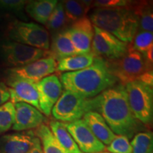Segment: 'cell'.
<instances>
[{"mask_svg": "<svg viewBox=\"0 0 153 153\" xmlns=\"http://www.w3.org/2000/svg\"><path fill=\"white\" fill-rule=\"evenodd\" d=\"M94 58L95 57L91 53L65 57L57 62L56 70L65 72L79 71L90 66Z\"/></svg>", "mask_w": 153, "mask_h": 153, "instance_id": "cell-21", "label": "cell"}, {"mask_svg": "<svg viewBox=\"0 0 153 153\" xmlns=\"http://www.w3.org/2000/svg\"><path fill=\"white\" fill-rule=\"evenodd\" d=\"M78 55L72 44L67 28L57 32L53 37L50 57H52L56 62L73 55Z\"/></svg>", "mask_w": 153, "mask_h": 153, "instance_id": "cell-18", "label": "cell"}, {"mask_svg": "<svg viewBox=\"0 0 153 153\" xmlns=\"http://www.w3.org/2000/svg\"><path fill=\"white\" fill-rule=\"evenodd\" d=\"M10 99L9 89L4 82L0 81V106Z\"/></svg>", "mask_w": 153, "mask_h": 153, "instance_id": "cell-32", "label": "cell"}, {"mask_svg": "<svg viewBox=\"0 0 153 153\" xmlns=\"http://www.w3.org/2000/svg\"><path fill=\"white\" fill-rule=\"evenodd\" d=\"M129 106L135 118L143 124H150L153 118V89L139 80L125 85Z\"/></svg>", "mask_w": 153, "mask_h": 153, "instance_id": "cell-6", "label": "cell"}, {"mask_svg": "<svg viewBox=\"0 0 153 153\" xmlns=\"http://www.w3.org/2000/svg\"><path fill=\"white\" fill-rule=\"evenodd\" d=\"M94 32L91 53L95 57L114 61L120 59L127 52L129 43L120 41L112 34L95 26Z\"/></svg>", "mask_w": 153, "mask_h": 153, "instance_id": "cell-9", "label": "cell"}, {"mask_svg": "<svg viewBox=\"0 0 153 153\" xmlns=\"http://www.w3.org/2000/svg\"><path fill=\"white\" fill-rule=\"evenodd\" d=\"M90 111H94V98L86 99L72 91L64 90L51 113L57 120L69 123L82 119Z\"/></svg>", "mask_w": 153, "mask_h": 153, "instance_id": "cell-4", "label": "cell"}, {"mask_svg": "<svg viewBox=\"0 0 153 153\" xmlns=\"http://www.w3.org/2000/svg\"><path fill=\"white\" fill-rule=\"evenodd\" d=\"M34 132V134L41 142L43 153H67L53 135L49 126L41 124Z\"/></svg>", "mask_w": 153, "mask_h": 153, "instance_id": "cell-22", "label": "cell"}, {"mask_svg": "<svg viewBox=\"0 0 153 153\" xmlns=\"http://www.w3.org/2000/svg\"><path fill=\"white\" fill-rule=\"evenodd\" d=\"M7 34L9 41L44 51L50 48L48 32L36 23L14 21L9 24Z\"/></svg>", "mask_w": 153, "mask_h": 153, "instance_id": "cell-7", "label": "cell"}, {"mask_svg": "<svg viewBox=\"0 0 153 153\" xmlns=\"http://www.w3.org/2000/svg\"><path fill=\"white\" fill-rule=\"evenodd\" d=\"M101 153H110V152H101Z\"/></svg>", "mask_w": 153, "mask_h": 153, "instance_id": "cell-36", "label": "cell"}, {"mask_svg": "<svg viewBox=\"0 0 153 153\" xmlns=\"http://www.w3.org/2000/svg\"><path fill=\"white\" fill-rule=\"evenodd\" d=\"M41 112L46 116L51 114L53 106L62 93V85L55 74L43 78L36 83Z\"/></svg>", "mask_w": 153, "mask_h": 153, "instance_id": "cell-12", "label": "cell"}, {"mask_svg": "<svg viewBox=\"0 0 153 153\" xmlns=\"http://www.w3.org/2000/svg\"><path fill=\"white\" fill-rule=\"evenodd\" d=\"M131 45L133 49L143 54L151 47H153L152 32L137 30Z\"/></svg>", "mask_w": 153, "mask_h": 153, "instance_id": "cell-28", "label": "cell"}, {"mask_svg": "<svg viewBox=\"0 0 153 153\" xmlns=\"http://www.w3.org/2000/svg\"><path fill=\"white\" fill-rule=\"evenodd\" d=\"M36 139L33 131L3 135L0 136V153H28Z\"/></svg>", "mask_w": 153, "mask_h": 153, "instance_id": "cell-16", "label": "cell"}, {"mask_svg": "<svg viewBox=\"0 0 153 153\" xmlns=\"http://www.w3.org/2000/svg\"><path fill=\"white\" fill-rule=\"evenodd\" d=\"M67 22L74 23L85 17L88 11L93 6V1L67 0L62 1Z\"/></svg>", "mask_w": 153, "mask_h": 153, "instance_id": "cell-23", "label": "cell"}, {"mask_svg": "<svg viewBox=\"0 0 153 153\" xmlns=\"http://www.w3.org/2000/svg\"><path fill=\"white\" fill-rule=\"evenodd\" d=\"M94 111L104 118L115 135L132 138L141 130V124L130 108L125 86L115 85L94 98Z\"/></svg>", "mask_w": 153, "mask_h": 153, "instance_id": "cell-1", "label": "cell"}, {"mask_svg": "<svg viewBox=\"0 0 153 153\" xmlns=\"http://www.w3.org/2000/svg\"><path fill=\"white\" fill-rule=\"evenodd\" d=\"M57 2V0L28 1L25 7V10L36 22L45 25Z\"/></svg>", "mask_w": 153, "mask_h": 153, "instance_id": "cell-19", "label": "cell"}, {"mask_svg": "<svg viewBox=\"0 0 153 153\" xmlns=\"http://www.w3.org/2000/svg\"><path fill=\"white\" fill-rule=\"evenodd\" d=\"M132 2V1L128 0H97L93 1V7L95 8L114 9L129 7Z\"/></svg>", "mask_w": 153, "mask_h": 153, "instance_id": "cell-31", "label": "cell"}, {"mask_svg": "<svg viewBox=\"0 0 153 153\" xmlns=\"http://www.w3.org/2000/svg\"><path fill=\"white\" fill-rule=\"evenodd\" d=\"M65 125L82 153H101L106 150V146L96 137L83 119Z\"/></svg>", "mask_w": 153, "mask_h": 153, "instance_id": "cell-11", "label": "cell"}, {"mask_svg": "<svg viewBox=\"0 0 153 153\" xmlns=\"http://www.w3.org/2000/svg\"><path fill=\"white\" fill-rule=\"evenodd\" d=\"M28 1L25 0H0V10L22 14Z\"/></svg>", "mask_w": 153, "mask_h": 153, "instance_id": "cell-30", "label": "cell"}, {"mask_svg": "<svg viewBox=\"0 0 153 153\" xmlns=\"http://www.w3.org/2000/svg\"><path fill=\"white\" fill-rule=\"evenodd\" d=\"M6 82L9 89L11 103H26L41 111L36 82L13 75H7Z\"/></svg>", "mask_w": 153, "mask_h": 153, "instance_id": "cell-10", "label": "cell"}, {"mask_svg": "<svg viewBox=\"0 0 153 153\" xmlns=\"http://www.w3.org/2000/svg\"><path fill=\"white\" fill-rule=\"evenodd\" d=\"M57 62L52 57H46L30 63L27 65L6 70L7 75H13L25 78L37 83L43 78L56 71Z\"/></svg>", "mask_w": 153, "mask_h": 153, "instance_id": "cell-13", "label": "cell"}, {"mask_svg": "<svg viewBox=\"0 0 153 153\" xmlns=\"http://www.w3.org/2000/svg\"><path fill=\"white\" fill-rule=\"evenodd\" d=\"M67 19L65 14L64 7L62 1L57 2L53 9L52 14L50 16L47 24H45L47 28L52 33H57L65 29V25L67 24Z\"/></svg>", "mask_w": 153, "mask_h": 153, "instance_id": "cell-26", "label": "cell"}, {"mask_svg": "<svg viewBox=\"0 0 153 153\" xmlns=\"http://www.w3.org/2000/svg\"><path fill=\"white\" fill-rule=\"evenodd\" d=\"M111 71L121 85L135 81L145 72L152 70V66L145 60L142 53L137 52L129 43L127 52L120 59L106 61Z\"/></svg>", "mask_w": 153, "mask_h": 153, "instance_id": "cell-5", "label": "cell"}, {"mask_svg": "<svg viewBox=\"0 0 153 153\" xmlns=\"http://www.w3.org/2000/svg\"><path fill=\"white\" fill-rule=\"evenodd\" d=\"M0 57L11 68L24 67L43 57H50L49 51L36 48L12 41L0 43Z\"/></svg>", "mask_w": 153, "mask_h": 153, "instance_id": "cell-8", "label": "cell"}, {"mask_svg": "<svg viewBox=\"0 0 153 153\" xmlns=\"http://www.w3.org/2000/svg\"><path fill=\"white\" fill-rule=\"evenodd\" d=\"M137 80H139L145 85L150 86L152 87L153 86V72L152 70H150L143 74Z\"/></svg>", "mask_w": 153, "mask_h": 153, "instance_id": "cell-33", "label": "cell"}, {"mask_svg": "<svg viewBox=\"0 0 153 153\" xmlns=\"http://www.w3.org/2000/svg\"><path fill=\"white\" fill-rule=\"evenodd\" d=\"M83 120L96 137L105 146H108L116 137V135L107 125L104 118L99 113L88 112L83 116Z\"/></svg>", "mask_w": 153, "mask_h": 153, "instance_id": "cell-17", "label": "cell"}, {"mask_svg": "<svg viewBox=\"0 0 153 153\" xmlns=\"http://www.w3.org/2000/svg\"><path fill=\"white\" fill-rule=\"evenodd\" d=\"M131 8L137 17L138 30L152 32L153 13L150 4L146 1H140L134 4L133 1Z\"/></svg>", "mask_w": 153, "mask_h": 153, "instance_id": "cell-24", "label": "cell"}, {"mask_svg": "<svg viewBox=\"0 0 153 153\" xmlns=\"http://www.w3.org/2000/svg\"><path fill=\"white\" fill-rule=\"evenodd\" d=\"M106 150L110 153H132L129 139L123 135H116L112 142L106 147Z\"/></svg>", "mask_w": 153, "mask_h": 153, "instance_id": "cell-29", "label": "cell"}, {"mask_svg": "<svg viewBox=\"0 0 153 153\" xmlns=\"http://www.w3.org/2000/svg\"><path fill=\"white\" fill-rule=\"evenodd\" d=\"M67 30L78 55L91 53L94 32V26L89 18L85 16L76 21L67 28Z\"/></svg>", "mask_w": 153, "mask_h": 153, "instance_id": "cell-14", "label": "cell"}, {"mask_svg": "<svg viewBox=\"0 0 153 153\" xmlns=\"http://www.w3.org/2000/svg\"><path fill=\"white\" fill-rule=\"evenodd\" d=\"M118 82L106 61L99 57H95L94 62L87 68L64 72L60 75L64 90L72 91L86 99L94 98Z\"/></svg>", "mask_w": 153, "mask_h": 153, "instance_id": "cell-2", "label": "cell"}, {"mask_svg": "<svg viewBox=\"0 0 153 153\" xmlns=\"http://www.w3.org/2000/svg\"><path fill=\"white\" fill-rule=\"evenodd\" d=\"M143 56H144L146 62L148 63L151 66H152L153 62V47H151L150 49L148 50L145 53H143Z\"/></svg>", "mask_w": 153, "mask_h": 153, "instance_id": "cell-34", "label": "cell"}, {"mask_svg": "<svg viewBox=\"0 0 153 153\" xmlns=\"http://www.w3.org/2000/svg\"><path fill=\"white\" fill-rule=\"evenodd\" d=\"M132 153H153V135L150 131L139 132L131 142Z\"/></svg>", "mask_w": 153, "mask_h": 153, "instance_id": "cell-25", "label": "cell"}, {"mask_svg": "<svg viewBox=\"0 0 153 153\" xmlns=\"http://www.w3.org/2000/svg\"><path fill=\"white\" fill-rule=\"evenodd\" d=\"M14 108L15 118L11 128L14 131H23L37 128L45 120V118L40 111L26 103H16Z\"/></svg>", "mask_w": 153, "mask_h": 153, "instance_id": "cell-15", "label": "cell"}, {"mask_svg": "<svg viewBox=\"0 0 153 153\" xmlns=\"http://www.w3.org/2000/svg\"><path fill=\"white\" fill-rule=\"evenodd\" d=\"M131 5L114 9L95 8L89 20L94 26L108 32L120 41L131 43L138 30L137 17Z\"/></svg>", "mask_w": 153, "mask_h": 153, "instance_id": "cell-3", "label": "cell"}, {"mask_svg": "<svg viewBox=\"0 0 153 153\" xmlns=\"http://www.w3.org/2000/svg\"><path fill=\"white\" fill-rule=\"evenodd\" d=\"M15 118L14 104L7 101L0 106V135L12 128Z\"/></svg>", "mask_w": 153, "mask_h": 153, "instance_id": "cell-27", "label": "cell"}, {"mask_svg": "<svg viewBox=\"0 0 153 153\" xmlns=\"http://www.w3.org/2000/svg\"><path fill=\"white\" fill-rule=\"evenodd\" d=\"M28 153H43V150H42L41 142H40V140L38 137L36 139V143L33 146V148L30 149Z\"/></svg>", "mask_w": 153, "mask_h": 153, "instance_id": "cell-35", "label": "cell"}, {"mask_svg": "<svg viewBox=\"0 0 153 153\" xmlns=\"http://www.w3.org/2000/svg\"><path fill=\"white\" fill-rule=\"evenodd\" d=\"M49 128L57 142L67 153H82L67 129L65 123L59 120H51Z\"/></svg>", "mask_w": 153, "mask_h": 153, "instance_id": "cell-20", "label": "cell"}]
</instances>
